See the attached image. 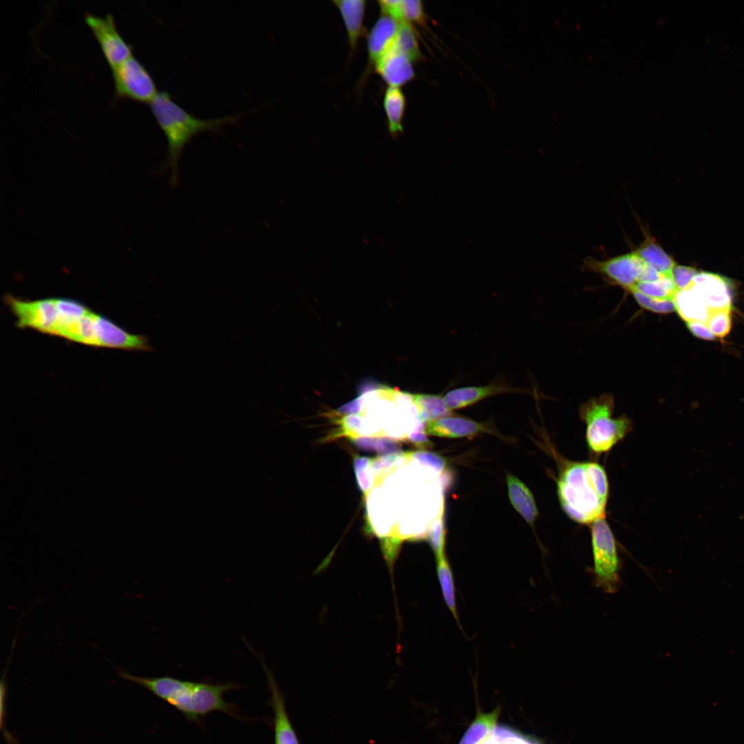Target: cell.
Wrapping results in <instances>:
<instances>
[{"label": "cell", "mask_w": 744, "mask_h": 744, "mask_svg": "<svg viewBox=\"0 0 744 744\" xmlns=\"http://www.w3.org/2000/svg\"><path fill=\"white\" fill-rule=\"evenodd\" d=\"M634 252L645 265L663 276H670L672 269L676 265L656 239L650 235L645 236Z\"/></svg>", "instance_id": "cell-20"}, {"label": "cell", "mask_w": 744, "mask_h": 744, "mask_svg": "<svg viewBox=\"0 0 744 744\" xmlns=\"http://www.w3.org/2000/svg\"><path fill=\"white\" fill-rule=\"evenodd\" d=\"M437 559V572L445 602L455 619L457 618L455 586L451 567L444 555Z\"/></svg>", "instance_id": "cell-23"}, {"label": "cell", "mask_w": 744, "mask_h": 744, "mask_svg": "<svg viewBox=\"0 0 744 744\" xmlns=\"http://www.w3.org/2000/svg\"><path fill=\"white\" fill-rule=\"evenodd\" d=\"M628 292L632 294L637 303L645 310L658 314H667L675 311L674 299H656L635 289H630Z\"/></svg>", "instance_id": "cell-27"}, {"label": "cell", "mask_w": 744, "mask_h": 744, "mask_svg": "<svg viewBox=\"0 0 744 744\" xmlns=\"http://www.w3.org/2000/svg\"><path fill=\"white\" fill-rule=\"evenodd\" d=\"M506 482L513 506L527 523L533 526L539 512L530 490L520 479L510 473L506 474Z\"/></svg>", "instance_id": "cell-19"}, {"label": "cell", "mask_w": 744, "mask_h": 744, "mask_svg": "<svg viewBox=\"0 0 744 744\" xmlns=\"http://www.w3.org/2000/svg\"><path fill=\"white\" fill-rule=\"evenodd\" d=\"M731 310L721 309L710 311L705 324L715 337L723 338L730 331Z\"/></svg>", "instance_id": "cell-28"}, {"label": "cell", "mask_w": 744, "mask_h": 744, "mask_svg": "<svg viewBox=\"0 0 744 744\" xmlns=\"http://www.w3.org/2000/svg\"><path fill=\"white\" fill-rule=\"evenodd\" d=\"M400 21L382 14L371 28L367 40L370 61L374 65L394 48Z\"/></svg>", "instance_id": "cell-15"}, {"label": "cell", "mask_w": 744, "mask_h": 744, "mask_svg": "<svg viewBox=\"0 0 744 744\" xmlns=\"http://www.w3.org/2000/svg\"><path fill=\"white\" fill-rule=\"evenodd\" d=\"M394 48L406 54L412 61L422 57L415 34L409 22H400Z\"/></svg>", "instance_id": "cell-26"}, {"label": "cell", "mask_w": 744, "mask_h": 744, "mask_svg": "<svg viewBox=\"0 0 744 744\" xmlns=\"http://www.w3.org/2000/svg\"><path fill=\"white\" fill-rule=\"evenodd\" d=\"M584 266L605 277L610 284L628 291L639 282L645 264L633 251L606 260L586 258Z\"/></svg>", "instance_id": "cell-9"}, {"label": "cell", "mask_w": 744, "mask_h": 744, "mask_svg": "<svg viewBox=\"0 0 744 744\" xmlns=\"http://www.w3.org/2000/svg\"><path fill=\"white\" fill-rule=\"evenodd\" d=\"M614 408L611 393L592 397L580 405L579 413L586 426V440L590 452L610 451L631 431V420L626 415L613 417Z\"/></svg>", "instance_id": "cell-5"}, {"label": "cell", "mask_w": 744, "mask_h": 744, "mask_svg": "<svg viewBox=\"0 0 744 744\" xmlns=\"http://www.w3.org/2000/svg\"><path fill=\"white\" fill-rule=\"evenodd\" d=\"M426 435L442 437H468L490 432L484 424L459 416L449 415L424 423Z\"/></svg>", "instance_id": "cell-14"}, {"label": "cell", "mask_w": 744, "mask_h": 744, "mask_svg": "<svg viewBox=\"0 0 744 744\" xmlns=\"http://www.w3.org/2000/svg\"><path fill=\"white\" fill-rule=\"evenodd\" d=\"M149 105L167 139L165 164L171 169V183L175 185L180 156L193 137L204 132H218L223 126L236 123L240 116L235 114L209 119L196 117L176 103L166 91L158 92Z\"/></svg>", "instance_id": "cell-4"}, {"label": "cell", "mask_w": 744, "mask_h": 744, "mask_svg": "<svg viewBox=\"0 0 744 744\" xmlns=\"http://www.w3.org/2000/svg\"><path fill=\"white\" fill-rule=\"evenodd\" d=\"M411 455L421 463L433 467L437 471H441L446 466L445 460L442 457L435 453L430 452H419Z\"/></svg>", "instance_id": "cell-32"}, {"label": "cell", "mask_w": 744, "mask_h": 744, "mask_svg": "<svg viewBox=\"0 0 744 744\" xmlns=\"http://www.w3.org/2000/svg\"><path fill=\"white\" fill-rule=\"evenodd\" d=\"M112 71L116 99L149 104L159 92L149 71L133 55Z\"/></svg>", "instance_id": "cell-7"}, {"label": "cell", "mask_w": 744, "mask_h": 744, "mask_svg": "<svg viewBox=\"0 0 744 744\" xmlns=\"http://www.w3.org/2000/svg\"><path fill=\"white\" fill-rule=\"evenodd\" d=\"M422 422L435 420L451 415L444 396L437 394L413 393Z\"/></svg>", "instance_id": "cell-22"}, {"label": "cell", "mask_w": 744, "mask_h": 744, "mask_svg": "<svg viewBox=\"0 0 744 744\" xmlns=\"http://www.w3.org/2000/svg\"><path fill=\"white\" fill-rule=\"evenodd\" d=\"M698 272L693 267L676 265L670 276L677 291H681L689 287Z\"/></svg>", "instance_id": "cell-30"}, {"label": "cell", "mask_w": 744, "mask_h": 744, "mask_svg": "<svg viewBox=\"0 0 744 744\" xmlns=\"http://www.w3.org/2000/svg\"><path fill=\"white\" fill-rule=\"evenodd\" d=\"M690 285L701 295L710 311L732 309V285L727 278L714 273L699 271Z\"/></svg>", "instance_id": "cell-12"}, {"label": "cell", "mask_w": 744, "mask_h": 744, "mask_svg": "<svg viewBox=\"0 0 744 744\" xmlns=\"http://www.w3.org/2000/svg\"><path fill=\"white\" fill-rule=\"evenodd\" d=\"M557 490L562 510L574 521L590 525L606 517L609 484L600 464L563 459Z\"/></svg>", "instance_id": "cell-3"}, {"label": "cell", "mask_w": 744, "mask_h": 744, "mask_svg": "<svg viewBox=\"0 0 744 744\" xmlns=\"http://www.w3.org/2000/svg\"><path fill=\"white\" fill-rule=\"evenodd\" d=\"M84 19L111 69L132 55V45L128 44L119 33L114 17L111 13L100 17L87 12Z\"/></svg>", "instance_id": "cell-8"}, {"label": "cell", "mask_w": 744, "mask_h": 744, "mask_svg": "<svg viewBox=\"0 0 744 744\" xmlns=\"http://www.w3.org/2000/svg\"><path fill=\"white\" fill-rule=\"evenodd\" d=\"M6 300L19 327L52 335L58 319L54 298L25 301L10 296Z\"/></svg>", "instance_id": "cell-10"}, {"label": "cell", "mask_w": 744, "mask_h": 744, "mask_svg": "<svg viewBox=\"0 0 744 744\" xmlns=\"http://www.w3.org/2000/svg\"><path fill=\"white\" fill-rule=\"evenodd\" d=\"M424 10L422 2L417 0H400V21L422 22Z\"/></svg>", "instance_id": "cell-29"}, {"label": "cell", "mask_w": 744, "mask_h": 744, "mask_svg": "<svg viewBox=\"0 0 744 744\" xmlns=\"http://www.w3.org/2000/svg\"><path fill=\"white\" fill-rule=\"evenodd\" d=\"M630 289H635L645 296L660 300L674 299L677 292L671 276H665L657 280L638 282Z\"/></svg>", "instance_id": "cell-25"}, {"label": "cell", "mask_w": 744, "mask_h": 744, "mask_svg": "<svg viewBox=\"0 0 744 744\" xmlns=\"http://www.w3.org/2000/svg\"><path fill=\"white\" fill-rule=\"evenodd\" d=\"M96 347L138 351H153L148 338L134 335L116 325L112 321L96 315L95 322Z\"/></svg>", "instance_id": "cell-11"}, {"label": "cell", "mask_w": 744, "mask_h": 744, "mask_svg": "<svg viewBox=\"0 0 744 744\" xmlns=\"http://www.w3.org/2000/svg\"><path fill=\"white\" fill-rule=\"evenodd\" d=\"M411 62L406 54L393 48L375 64V67L389 86L400 87L414 77Z\"/></svg>", "instance_id": "cell-16"}, {"label": "cell", "mask_w": 744, "mask_h": 744, "mask_svg": "<svg viewBox=\"0 0 744 744\" xmlns=\"http://www.w3.org/2000/svg\"><path fill=\"white\" fill-rule=\"evenodd\" d=\"M686 325L690 331L699 338L706 340H714L716 338L705 323L691 321L686 322Z\"/></svg>", "instance_id": "cell-33"}, {"label": "cell", "mask_w": 744, "mask_h": 744, "mask_svg": "<svg viewBox=\"0 0 744 744\" xmlns=\"http://www.w3.org/2000/svg\"><path fill=\"white\" fill-rule=\"evenodd\" d=\"M338 418L348 435L391 436V431L419 416L412 393L385 385L369 387L347 405Z\"/></svg>", "instance_id": "cell-1"}, {"label": "cell", "mask_w": 744, "mask_h": 744, "mask_svg": "<svg viewBox=\"0 0 744 744\" xmlns=\"http://www.w3.org/2000/svg\"><path fill=\"white\" fill-rule=\"evenodd\" d=\"M273 729L274 744H300L286 708L274 710Z\"/></svg>", "instance_id": "cell-24"}, {"label": "cell", "mask_w": 744, "mask_h": 744, "mask_svg": "<svg viewBox=\"0 0 744 744\" xmlns=\"http://www.w3.org/2000/svg\"><path fill=\"white\" fill-rule=\"evenodd\" d=\"M514 392L524 391L502 382H495L482 386H468L452 389L444 395V400L448 408L453 411L465 408L495 395Z\"/></svg>", "instance_id": "cell-13"}, {"label": "cell", "mask_w": 744, "mask_h": 744, "mask_svg": "<svg viewBox=\"0 0 744 744\" xmlns=\"http://www.w3.org/2000/svg\"><path fill=\"white\" fill-rule=\"evenodd\" d=\"M428 535L436 558L444 555L445 530L442 517L434 524Z\"/></svg>", "instance_id": "cell-31"}, {"label": "cell", "mask_w": 744, "mask_h": 744, "mask_svg": "<svg viewBox=\"0 0 744 744\" xmlns=\"http://www.w3.org/2000/svg\"><path fill=\"white\" fill-rule=\"evenodd\" d=\"M405 105V97L400 87L389 86L384 94L383 105L387 118L388 129L393 136L403 132L402 121Z\"/></svg>", "instance_id": "cell-21"}, {"label": "cell", "mask_w": 744, "mask_h": 744, "mask_svg": "<svg viewBox=\"0 0 744 744\" xmlns=\"http://www.w3.org/2000/svg\"><path fill=\"white\" fill-rule=\"evenodd\" d=\"M593 557V579L596 587L608 594L620 586L621 562L614 536L605 518L590 524Z\"/></svg>", "instance_id": "cell-6"}, {"label": "cell", "mask_w": 744, "mask_h": 744, "mask_svg": "<svg viewBox=\"0 0 744 744\" xmlns=\"http://www.w3.org/2000/svg\"><path fill=\"white\" fill-rule=\"evenodd\" d=\"M333 3L338 9L347 30L348 41L352 50L356 49L362 37L366 1L364 0H338Z\"/></svg>", "instance_id": "cell-17"}, {"label": "cell", "mask_w": 744, "mask_h": 744, "mask_svg": "<svg viewBox=\"0 0 744 744\" xmlns=\"http://www.w3.org/2000/svg\"><path fill=\"white\" fill-rule=\"evenodd\" d=\"M118 676L147 689L179 711L187 720L199 722L214 712L235 716V707L224 694L238 688L235 683H209L180 680L172 676L144 677L116 666Z\"/></svg>", "instance_id": "cell-2"}, {"label": "cell", "mask_w": 744, "mask_h": 744, "mask_svg": "<svg viewBox=\"0 0 744 744\" xmlns=\"http://www.w3.org/2000/svg\"><path fill=\"white\" fill-rule=\"evenodd\" d=\"M675 311L685 322L698 321L706 323L710 309L697 291L690 285L677 291L674 298Z\"/></svg>", "instance_id": "cell-18"}]
</instances>
